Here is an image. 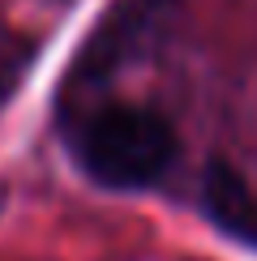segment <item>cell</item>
Returning a JSON list of instances; mask_svg holds the SVG:
<instances>
[{"instance_id": "6da1fadb", "label": "cell", "mask_w": 257, "mask_h": 261, "mask_svg": "<svg viewBox=\"0 0 257 261\" xmlns=\"http://www.w3.org/2000/svg\"><path fill=\"white\" fill-rule=\"evenodd\" d=\"M64 150L103 189H146L176 163V133L146 107H64Z\"/></svg>"}, {"instance_id": "7a4b0ae2", "label": "cell", "mask_w": 257, "mask_h": 261, "mask_svg": "<svg viewBox=\"0 0 257 261\" xmlns=\"http://www.w3.org/2000/svg\"><path fill=\"white\" fill-rule=\"evenodd\" d=\"M171 5H176V0H116L103 13V21L90 30V39L82 43L78 60H73V73H69V86H94V82H103L107 73H116L150 39L155 21L163 17Z\"/></svg>"}, {"instance_id": "3957f363", "label": "cell", "mask_w": 257, "mask_h": 261, "mask_svg": "<svg viewBox=\"0 0 257 261\" xmlns=\"http://www.w3.org/2000/svg\"><path fill=\"white\" fill-rule=\"evenodd\" d=\"M206 210H210V219L219 227L244 236V240H257V201L244 193L240 176H232L219 163H214L210 176H206Z\"/></svg>"}]
</instances>
